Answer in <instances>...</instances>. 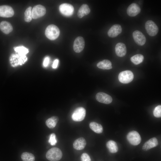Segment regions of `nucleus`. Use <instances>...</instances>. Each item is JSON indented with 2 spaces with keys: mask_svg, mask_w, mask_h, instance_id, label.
I'll return each instance as SVG.
<instances>
[{
  "mask_svg": "<svg viewBox=\"0 0 161 161\" xmlns=\"http://www.w3.org/2000/svg\"><path fill=\"white\" fill-rule=\"evenodd\" d=\"M21 157L23 161H34L35 157L31 153L25 152L21 155Z\"/></svg>",
  "mask_w": 161,
  "mask_h": 161,
  "instance_id": "obj_26",
  "label": "nucleus"
},
{
  "mask_svg": "<svg viewBox=\"0 0 161 161\" xmlns=\"http://www.w3.org/2000/svg\"><path fill=\"white\" fill-rule=\"evenodd\" d=\"M59 10L63 15L66 16H69L73 14L74 8L71 4L63 3L59 6Z\"/></svg>",
  "mask_w": 161,
  "mask_h": 161,
  "instance_id": "obj_9",
  "label": "nucleus"
},
{
  "mask_svg": "<svg viewBox=\"0 0 161 161\" xmlns=\"http://www.w3.org/2000/svg\"><path fill=\"white\" fill-rule=\"evenodd\" d=\"M90 12V10L88 6L86 4H82L79 9L77 15L80 18L88 14Z\"/></svg>",
  "mask_w": 161,
  "mask_h": 161,
  "instance_id": "obj_20",
  "label": "nucleus"
},
{
  "mask_svg": "<svg viewBox=\"0 0 161 161\" xmlns=\"http://www.w3.org/2000/svg\"><path fill=\"white\" fill-rule=\"evenodd\" d=\"M86 142L85 139L82 137L76 139L73 143V148L77 150H81L85 147Z\"/></svg>",
  "mask_w": 161,
  "mask_h": 161,
  "instance_id": "obj_18",
  "label": "nucleus"
},
{
  "mask_svg": "<svg viewBox=\"0 0 161 161\" xmlns=\"http://www.w3.org/2000/svg\"><path fill=\"white\" fill-rule=\"evenodd\" d=\"M96 100L98 102L106 104L110 103L112 101V97L109 95L103 92H99L96 95Z\"/></svg>",
  "mask_w": 161,
  "mask_h": 161,
  "instance_id": "obj_13",
  "label": "nucleus"
},
{
  "mask_svg": "<svg viewBox=\"0 0 161 161\" xmlns=\"http://www.w3.org/2000/svg\"><path fill=\"white\" fill-rule=\"evenodd\" d=\"M58 62L59 60L58 59H56L54 61L52 65L53 68L55 69L57 67Z\"/></svg>",
  "mask_w": 161,
  "mask_h": 161,
  "instance_id": "obj_33",
  "label": "nucleus"
},
{
  "mask_svg": "<svg viewBox=\"0 0 161 161\" xmlns=\"http://www.w3.org/2000/svg\"><path fill=\"white\" fill-rule=\"evenodd\" d=\"M145 27L148 34L151 36L156 35L158 32L157 26L151 20H148L146 22Z\"/></svg>",
  "mask_w": 161,
  "mask_h": 161,
  "instance_id": "obj_7",
  "label": "nucleus"
},
{
  "mask_svg": "<svg viewBox=\"0 0 161 161\" xmlns=\"http://www.w3.org/2000/svg\"><path fill=\"white\" fill-rule=\"evenodd\" d=\"M134 75L130 70H125L120 72L119 74L118 79L120 82L123 83H128L133 79Z\"/></svg>",
  "mask_w": 161,
  "mask_h": 161,
  "instance_id": "obj_3",
  "label": "nucleus"
},
{
  "mask_svg": "<svg viewBox=\"0 0 161 161\" xmlns=\"http://www.w3.org/2000/svg\"><path fill=\"white\" fill-rule=\"evenodd\" d=\"M14 14V10L10 6L5 5L0 6V17L9 18L12 17Z\"/></svg>",
  "mask_w": 161,
  "mask_h": 161,
  "instance_id": "obj_12",
  "label": "nucleus"
},
{
  "mask_svg": "<svg viewBox=\"0 0 161 161\" xmlns=\"http://www.w3.org/2000/svg\"><path fill=\"white\" fill-rule=\"evenodd\" d=\"M89 126L90 128L96 133L100 134L103 131V128L101 125L95 122H91Z\"/></svg>",
  "mask_w": 161,
  "mask_h": 161,
  "instance_id": "obj_24",
  "label": "nucleus"
},
{
  "mask_svg": "<svg viewBox=\"0 0 161 161\" xmlns=\"http://www.w3.org/2000/svg\"><path fill=\"white\" fill-rule=\"evenodd\" d=\"M133 37L135 42L139 46H143L145 43L146 38L140 31L136 30L133 33Z\"/></svg>",
  "mask_w": 161,
  "mask_h": 161,
  "instance_id": "obj_11",
  "label": "nucleus"
},
{
  "mask_svg": "<svg viewBox=\"0 0 161 161\" xmlns=\"http://www.w3.org/2000/svg\"><path fill=\"white\" fill-rule=\"evenodd\" d=\"M144 58V56L143 55L137 54L131 57V61L135 65H138L143 61Z\"/></svg>",
  "mask_w": 161,
  "mask_h": 161,
  "instance_id": "obj_25",
  "label": "nucleus"
},
{
  "mask_svg": "<svg viewBox=\"0 0 161 161\" xmlns=\"http://www.w3.org/2000/svg\"><path fill=\"white\" fill-rule=\"evenodd\" d=\"M158 145L157 139L153 137L147 141L143 145L142 149L145 151H147L150 149L157 146Z\"/></svg>",
  "mask_w": 161,
  "mask_h": 161,
  "instance_id": "obj_17",
  "label": "nucleus"
},
{
  "mask_svg": "<svg viewBox=\"0 0 161 161\" xmlns=\"http://www.w3.org/2000/svg\"><path fill=\"white\" fill-rule=\"evenodd\" d=\"M115 49L116 54L118 57H123L126 53V47L123 43L119 42L117 43L115 46Z\"/></svg>",
  "mask_w": 161,
  "mask_h": 161,
  "instance_id": "obj_16",
  "label": "nucleus"
},
{
  "mask_svg": "<svg viewBox=\"0 0 161 161\" xmlns=\"http://www.w3.org/2000/svg\"><path fill=\"white\" fill-rule=\"evenodd\" d=\"M153 113L154 116L157 118H160L161 117V106H157L154 108Z\"/></svg>",
  "mask_w": 161,
  "mask_h": 161,
  "instance_id": "obj_29",
  "label": "nucleus"
},
{
  "mask_svg": "<svg viewBox=\"0 0 161 161\" xmlns=\"http://www.w3.org/2000/svg\"><path fill=\"white\" fill-rule=\"evenodd\" d=\"M10 60L11 65L13 66H16L24 64L27 60V58L26 55H20L17 54L12 55L10 56Z\"/></svg>",
  "mask_w": 161,
  "mask_h": 161,
  "instance_id": "obj_5",
  "label": "nucleus"
},
{
  "mask_svg": "<svg viewBox=\"0 0 161 161\" xmlns=\"http://www.w3.org/2000/svg\"><path fill=\"white\" fill-rule=\"evenodd\" d=\"M97 66L103 69H110L112 68V64L108 60H104L97 64Z\"/></svg>",
  "mask_w": 161,
  "mask_h": 161,
  "instance_id": "obj_21",
  "label": "nucleus"
},
{
  "mask_svg": "<svg viewBox=\"0 0 161 161\" xmlns=\"http://www.w3.org/2000/svg\"><path fill=\"white\" fill-rule=\"evenodd\" d=\"M60 31L59 28L54 24L48 25L45 30V35L49 39L53 40L57 39L59 36Z\"/></svg>",
  "mask_w": 161,
  "mask_h": 161,
  "instance_id": "obj_1",
  "label": "nucleus"
},
{
  "mask_svg": "<svg viewBox=\"0 0 161 161\" xmlns=\"http://www.w3.org/2000/svg\"><path fill=\"white\" fill-rule=\"evenodd\" d=\"M140 11L141 9L138 5L137 4L133 3L131 4L128 7L127 13L129 16L134 17L139 14Z\"/></svg>",
  "mask_w": 161,
  "mask_h": 161,
  "instance_id": "obj_14",
  "label": "nucleus"
},
{
  "mask_svg": "<svg viewBox=\"0 0 161 161\" xmlns=\"http://www.w3.org/2000/svg\"><path fill=\"white\" fill-rule=\"evenodd\" d=\"M85 45L83 38L81 36L75 38L73 43V49L76 52L79 53L83 49Z\"/></svg>",
  "mask_w": 161,
  "mask_h": 161,
  "instance_id": "obj_10",
  "label": "nucleus"
},
{
  "mask_svg": "<svg viewBox=\"0 0 161 161\" xmlns=\"http://www.w3.org/2000/svg\"><path fill=\"white\" fill-rule=\"evenodd\" d=\"M14 50L16 53L22 55H26L29 52L28 49L23 46L16 47Z\"/></svg>",
  "mask_w": 161,
  "mask_h": 161,
  "instance_id": "obj_28",
  "label": "nucleus"
},
{
  "mask_svg": "<svg viewBox=\"0 0 161 161\" xmlns=\"http://www.w3.org/2000/svg\"><path fill=\"white\" fill-rule=\"evenodd\" d=\"M127 139L129 143L134 145H137L141 141V138L138 133L135 131L129 132L127 135Z\"/></svg>",
  "mask_w": 161,
  "mask_h": 161,
  "instance_id": "obj_6",
  "label": "nucleus"
},
{
  "mask_svg": "<svg viewBox=\"0 0 161 161\" xmlns=\"http://www.w3.org/2000/svg\"><path fill=\"white\" fill-rule=\"evenodd\" d=\"M48 142L52 145H55L56 144L57 140L56 139V135L54 133L50 134Z\"/></svg>",
  "mask_w": 161,
  "mask_h": 161,
  "instance_id": "obj_30",
  "label": "nucleus"
},
{
  "mask_svg": "<svg viewBox=\"0 0 161 161\" xmlns=\"http://www.w3.org/2000/svg\"><path fill=\"white\" fill-rule=\"evenodd\" d=\"M0 29L4 33L8 34L12 31L13 27L10 23L3 21L0 23Z\"/></svg>",
  "mask_w": 161,
  "mask_h": 161,
  "instance_id": "obj_19",
  "label": "nucleus"
},
{
  "mask_svg": "<svg viewBox=\"0 0 161 161\" xmlns=\"http://www.w3.org/2000/svg\"><path fill=\"white\" fill-rule=\"evenodd\" d=\"M62 153L61 150L56 147L49 149L46 154V157L50 161H58L62 158Z\"/></svg>",
  "mask_w": 161,
  "mask_h": 161,
  "instance_id": "obj_2",
  "label": "nucleus"
},
{
  "mask_svg": "<svg viewBox=\"0 0 161 161\" xmlns=\"http://www.w3.org/2000/svg\"><path fill=\"white\" fill-rule=\"evenodd\" d=\"M80 159L81 161H91L89 155L85 153L82 154L80 157Z\"/></svg>",
  "mask_w": 161,
  "mask_h": 161,
  "instance_id": "obj_31",
  "label": "nucleus"
},
{
  "mask_svg": "<svg viewBox=\"0 0 161 161\" xmlns=\"http://www.w3.org/2000/svg\"><path fill=\"white\" fill-rule=\"evenodd\" d=\"M122 28L120 25L115 24L113 25L108 32V36L111 38L117 37L122 32Z\"/></svg>",
  "mask_w": 161,
  "mask_h": 161,
  "instance_id": "obj_15",
  "label": "nucleus"
},
{
  "mask_svg": "<svg viewBox=\"0 0 161 161\" xmlns=\"http://www.w3.org/2000/svg\"><path fill=\"white\" fill-rule=\"evenodd\" d=\"M86 110L82 107L76 108L73 113L72 118L75 121H80L83 120L86 115Z\"/></svg>",
  "mask_w": 161,
  "mask_h": 161,
  "instance_id": "obj_8",
  "label": "nucleus"
},
{
  "mask_svg": "<svg viewBox=\"0 0 161 161\" xmlns=\"http://www.w3.org/2000/svg\"><path fill=\"white\" fill-rule=\"evenodd\" d=\"M106 147L110 152L115 153L118 151V147L116 142L112 140H110L106 143Z\"/></svg>",
  "mask_w": 161,
  "mask_h": 161,
  "instance_id": "obj_22",
  "label": "nucleus"
},
{
  "mask_svg": "<svg viewBox=\"0 0 161 161\" xmlns=\"http://www.w3.org/2000/svg\"><path fill=\"white\" fill-rule=\"evenodd\" d=\"M49 58L48 57H46L43 62V65L44 67H47L49 63Z\"/></svg>",
  "mask_w": 161,
  "mask_h": 161,
  "instance_id": "obj_32",
  "label": "nucleus"
},
{
  "mask_svg": "<svg viewBox=\"0 0 161 161\" xmlns=\"http://www.w3.org/2000/svg\"><path fill=\"white\" fill-rule=\"evenodd\" d=\"M32 8L31 7H29L24 12V21L27 22H30L32 19L31 17Z\"/></svg>",
  "mask_w": 161,
  "mask_h": 161,
  "instance_id": "obj_27",
  "label": "nucleus"
},
{
  "mask_svg": "<svg viewBox=\"0 0 161 161\" xmlns=\"http://www.w3.org/2000/svg\"><path fill=\"white\" fill-rule=\"evenodd\" d=\"M46 12L45 7L43 6L38 4L35 6L32 10V18L36 19L44 16Z\"/></svg>",
  "mask_w": 161,
  "mask_h": 161,
  "instance_id": "obj_4",
  "label": "nucleus"
},
{
  "mask_svg": "<svg viewBox=\"0 0 161 161\" xmlns=\"http://www.w3.org/2000/svg\"><path fill=\"white\" fill-rule=\"evenodd\" d=\"M58 120V117L53 116L47 119L45 123L49 128L53 129L56 126Z\"/></svg>",
  "mask_w": 161,
  "mask_h": 161,
  "instance_id": "obj_23",
  "label": "nucleus"
}]
</instances>
